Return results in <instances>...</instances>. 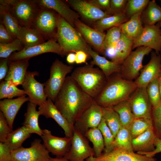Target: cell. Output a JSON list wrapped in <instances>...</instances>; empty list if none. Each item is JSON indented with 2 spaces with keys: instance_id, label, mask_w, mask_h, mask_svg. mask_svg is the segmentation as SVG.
Masks as SVG:
<instances>
[{
  "instance_id": "d6986e66",
  "label": "cell",
  "mask_w": 161,
  "mask_h": 161,
  "mask_svg": "<svg viewBox=\"0 0 161 161\" xmlns=\"http://www.w3.org/2000/svg\"><path fill=\"white\" fill-rule=\"evenodd\" d=\"M161 72V56L152 52L150 60L144 66L134 82L137 87H146L150 82L159 77Z\"/></svg>"
},
{
  "instance_id": "bcb514c9",
  "label": "cell",
  "mask_w": 161,
  "mask_h": 161,
  "mask_svg": "<svg viewBox=\"0 0 161 161\" xmlns=\"http://www.w3.org/2000/svg\"><path fill=\"white\" fill-rule=\"evenodd\" d=\"M154 128L156 137L161 139V103L152 112Z\"/></svg>"
},
{
  "instance_id": "e575fe53",
  "label": "cell",
  "mask_w": 161,
  "mask_h": 161,
  "mask_svg": "<svg viewBox=\"0 0 161 161\" xmlns=\"http://www.w3.org/2000/svg\"><path fill=\"white\" fill-rule=\"evenodd\" d=\"M129 99L113 106V109L119 115L122 126L129 129L134 119Z\"/></svg>"
},
{
  "instance_id": "f546056e",
  "label": "cell",
  "mask_w": 161,
  "mask_h": 161,
  "mask_svg": "<svg viewBox=\"0 0 161 161\" xmlns=\"http://www.w3.org/2000/svg\"><path fill=\"white\" fill-rule=\"evenodd\" d=\"M142 13L134 15L120 26L122 33L133 41L139 36L143 30L141 18Z\"/></svg>"
},
{
  "instance_id": "f35d334b",
  "label": "cell",
  "mask_w": 161,
  "mask_h": 161,
  "mask_svg": "<svg viewBox=\"0 0 161 161\" xmlns=\"http://www.w3.org/2000/svg\"><path fill=\"white\" fill-rule=\"evenodd\" d=\"M154 127L152 117L134 118L129 129L132 139L144 133L149 129Z\"/></svg>"
},
{
  "instance_id": "91938a15",
  "label": "cell",
  "mask_w": 161,
  "mask_h": 161,
  "mask_svg": "<svg viewBox=\"0 0 161 161\" xmlns=\"http://www.w3.org/2000/svg\"><path fill=\"white\" fill-rule=\"evenodd\" d=\"M157 24L160 27H161V21H160V22H158Z\"/></svg>"
},
{
  "instance_id": "ac0fdd59",
  "label": "cell",
  "mask_w": 161,
  "mask_h": 161,
  "mask_svg": "<svg viewBox=\"0 0 161 161\" xmlns=\"http://www.w3.org/2000/svg\"><path fill=\"white\" fill-rule=\"evenodd\" d=\"M39 106L38 111L41 115L44 116L47 118H52L64 130L65 137H72L74 126L69 123L57 108L52 101L49 98H47Z\"/></svg>"
},
{
  "instance_id": "7c38bea8",
  "label": "cell",
  "mask_w": 161,
  "mask_h": 161,
  "mask_svg": "<svg viewBox=\"0 0 161 161\" xmlns=\"http://www.w3.org/2000/svg\"><path fill=\"white\" fill-rule=\"evenodd\" d=\"M103 118L102 107L94 100L75 123L74 129L84 135L91 128L97 127Z\"/></svg>"
},
{
  "instance_id": "7402d4cb",
  "label": "cell",
  "mask_w": 161,
  "mask_h": 161,
  "mask_svg": "<svg viewBox=\"0 0 161 161\" xmlns=\"http://www.w3.org/2000/svg\"><path fill=\"white\" fill-rule=\"evenodd\" d=\"M75 26L86 41L92 46L97 52L105 55L103 47L106 35L105 32H99L90 27L79 19L75 21Z\"/></svg>"
},
{
  "instance_id": "6f0895ef",
  "label": "cell",
  "mask_w": 161,
  "mask_h": 161,
  "mask_svg": "<svg viewBox=\"0 0 161 161\" xmlns=\"http://www.w3.org/2000/svg\"><path fill=\"white\" fill-rule=\"evenodd\" d=\"M50 161H69L64 157H56L55 158L51 157Z\"/></svg>"
},
{
  "instance_id": "7bdbcfd3",
  "label": "cell",
  "mask_w": 161,
  "mask_h": 161,
  "mask_svg": "<svg viewBox=\"0 0 161 161\" xmlns=\"http://www.w3.org/2000/svg\"><path fill=\"white\" fill-rule=\"evenodd\" d=\"M149 1V0H128L124 13L129 19L134 15L142 13Z\"/></svg>"
},
{
  "instance_id": "60d3db41",
  "label": "cell",
  "mask_w": 161,
  "mask_h": 161,
  "mask_svg": "<svg viewBox=\"0 0 161 161\" xmlns=\"http://www.w3.org/2000/svg\"><path fill=\"white\" fill-rule=\"evenodd\" d=\"M26 95L23 89L17 86L9 85L5 81H1L0 84V99H12L16 97H21Z\"/></svg>"
},
{
  "instance_id": "8d00e7d4",
  "label": "cell",
  "mask_w": 161,
  "mask_h": 161,
  "mask_svg": "<svg viewBox=\"0 0 161 161\" xmlns=\"http://www.w3.org/2000/svg\"><path fill=\"white\" fill-rule=\"evenodd\" d=\"M84 135L92 143L94 157L99 156L105 148L104 139L100 130L97 127L90 129Z\"/></svg>"
},
{
  "instance_id": "6da1fadb",
  "label": "cell",
  "mask_w": 161,
  "mask_h": 161,
  "mask_svg": "<svg viewBox=\"0 0 161 161\" xmlns=\"http://www.w3.org/2000/svg\"><path fill=\"white\" fill-rule=\"evenodd\" d=\"M94 99L85 93L71 76H67L54 103L72 126Z\"/></svg>"
},
{
  "instance_id": "681fc988",
  "label": "cell",
  "mask_w": 161,
  "mask_h": 161,
  "mask_svg": "<svg viewBox=\"0 0 161 161\" xmlns=\"http://www.w3.org/2000/svg\"><path fill=\"white\" fill-rule=\"evenodd\" d=\"M11 151L4 143L0 142V161H12Z\"/></svg>"
},
{
  "instance_id": "603a6c76",
  "label": "cell",
  "mask_w": 161,
  "mask_h": 161,
  "mask_svg": "<svg viewBox=\"0 0 161 161\" xmlns=\"http://www.w3.org/2000/svg\"><path fill=\"white\" fill-rule=\"evenodd\" d=\"M29 59L15 61L9 60L8 71L4 80L10 85H21L27 73Z\"/></svg>"
},
{
  "instance_id": "db71d44e",
  "label": "cell",
  "mask_w": 161,
  "mask_h": 161,
  "mask_svg": "<svg viewBox=\"0 0 161 161\" xmlns=\"http://www.w3.org/2000/svg\"><path fill=\"white\" fill-rule=\"evenodd\" d=\"M8 58H2L0 62V81L5 79L7 73L8 67Z\"/></svg>"
},
{
  "instance_id": "9f6ffc18",
  "label": "cell",
  "mask_w": 161,
  "mask_h": 161,
  "mask_svg": "<svg viewBox=\"0 0 161 161\" xmlns=\"http://www.w3.org/2000/svg\"><path fill=\"white\" fill-rule=\"evenodd\" d=\"M66 58L67 62L69 64H72L75 62V54L73 52L69 53Z\"/></svg>"
},
{
  "instance_id": "3957f363",
  "label": "cell",
  "mask_w": 161,
  "mask_h": 161,
  "mask_svg": "<svg viewBox=\"0 0 161 161\" xmlns=\"http://www.w3.org/2000/svg\"><path fill=\"white\" fill-rule=\"evenodd\" d=\"M70 76L81 88L93 99L100 92L107 80L101 70L91 64L76 68Z\"/></svg>"
},
{
  "instance_id": "ffe728a7",
  "label": "cell",
  "mask_w": 161,
  "mask_h": 161,
  "mask_svg": "<svg viewBox=\"0 0 161 161\" xmlns=\"http://www.w3.org/2000/svg\"><path fill=\"white\" fill-rule=\"evenodd\" d=\"M66 2L83 18L88 21L95 22L110 16L88 1L67 0Z\"/></svg>"
},
{
  "instance_id": "ba28073f",
  "label": "cell",
  "mask_w": 161,
  "mask_h": 161,
  "mask_svg": "<svg viewBox=\"0 0 161 161\" xmlns=\"http://www.w3.org/2000/svg\"><path fill=\"white\" fill-rule=\"evenodd\" d=\"M40 7L32 27L36 29L45 40H56L57 13L52 10Z\"/></svg>"
},
{
  "instance_id": "30bf717a",
  "label": "cell",
  "mask_w": 161,
  "mask_h": 161,
  "mask_svg": "<svg viewBox=\"0 0 161 161\" xmlns=\"http://www.w3.org/2000/svg\"><path fill=\"white\" fill-rule=\"evenodd\" d=\"M47 52L56 54L64 57L68 54L64 51L55 39H51L34 46L24 48L21 51L13 53L8 58L10 61L29 59Z\"/></svg>"
},
{
  "instance_id": "5b68a950",
  "label": "cell",
  "mask_w": 161,
  "mask_h": 161,
  "mask_svg": "<svg viewBox=\"0 0 161 161\" xmlns=\"http://www.w3.org/2000/svg\"><path fill=\"white\" fill-rule=\"evenodd\" d=\"M0 4L8 7L10 13L22 27H32L40 9L36 0H1Z\"/></svg>"
},
{
  "instance_id": "ee69618b",
  "label": "cell",
  "mask_w": 161,
  "mask_h": 161,
  "mask_svg": "<svg viewBox=\"0 0 161 161\" xmlns=\"http://www.w3.org/2000/svg\"><path fill=\"white\" fill-rule=\"evenodd\" d=\"M24 48L22 43L18 38L15 39L10 43H0V58H8L13 52L21 51Z\"/></svg>"
},
{
  "instance_id": "d590c367",
  "label": "cell",
  "mask_w": 161,
  "mask_h": 161,
  "mask_svg": "<svg viewBox=\"0 0 161 161\" xmlns=\"http://www.w3.org/2000/svg\"><path fill=\"white\" fill-rule=\"evenodd\" d=\"M103 118L111 131L114 138L122 127L118 114L113 107H102Z\"/></svg>"
},
{
  "instance_id": "c3c4849f",
  "label": "cell",
  "mask_w": 161,
  "mask_h": 161,
  "mask_svg": "<svg viewBox=\"0 0 161 161\" xmlns=\"http://www.w3.org/2000/svg\"><path fill=\"white\" fill-rule=\"evenodd\" d=\"M2 113L0 112V141L4 143L7 136L13 131Z\"/></svg>"
},
{
  "instance_id": "1f68e13d",
  "label": "cell",
  "mask_w": 161,
  "mask_h": 161,
  "mask_svg": "<svg viewBox=\"0 0 161 161\" xmlns=\"http://www.w3.org/2000/svg\"><path fill=\"white\" fill-rule=\"evenodd\" d=\"M31 134L22 126L9 134L6 137L4 143L12 151L21 147L24 142L30 137Z\"/></svg>"
},
{
  "instance_id": "4dcf8cb0",
  "label": "cell",
  "mask_w": 161,
  "mask_h": 161,
  "mask_svg": "<svg viewBox=\"0 0 161 161\" xmlns=\"http://www.w3.org/2000/svg\"><path fill=\"white\" fill-rule=\"evenodd\" d=\"M0 14L1 22L14 39L17 38L21 26L10 13L7 6L0 4Z\"/></svg>"
},
{
  "instance_id": "816d5d0a",
  "label": "cell",
  "mask_w": 161,
  "mask_h": 161,
  "mask_svg": "<svg viewBox=\"0 0 161 161\" xmlns=\"http://www.w3.org/2000/svg\"><path fill=\"white\" fill-rule=\"evenodd\" d=\"M88 1L97 6L108 14L110 9V0H90Z\"/></svg>"
},
{
  "instance_id": "ab89813d",
  "label": "cell",
  "mask_w": 161,
  "mask_h": 161,
  "mask_svg": "<svg viewBox=\"0 0 161 161\" xmlns=\"http://www.w3.org/2000/svg\"><path fill=\"white\" fill-rule=\"evenodd\" d=\"M121 33L120 26L112 27L107 30L103 46L105 52L109 50L114 49L120 38Z\"/></svg>"
},
{
  "instance_id": "b9f144b4",
  "label": "cell",
  "mask_w": 161,
  "mask_h": 161,
  "mask_svg": "<svg viewBox=\"0 0 161 161\" xmlns=\"http://www.w3.org/2000/svg\"><path fill=\"white\" fill-rule=\"evenodd\" d=\"M146 89L152 109L157 108L161 103L158 77L150 82L146 86Z\"/></svg>"
},
{
  "instance_id": "d6a6232c",
  "label": "cell",
  "mask_w": 161,
  "mask_h": 161,
  "mask_svg": "<svg viewBox=\"0 0 161 161\" xmlns=\"http://www.w3.org/2000/svg\"><path fill=\"white\" fill-rule=\"evenodd\" d=\"M129 19L124 13L115 14L99 20L94 22V29L101 32L120 26Z\"/></svg>"
},
{
  "instance_id": "9c48e42d",
  "label": "cell",
  "mask_w": 161,
  "mask_h": 161,
  "mask_svg": "<svg viewBox=\"0 0 161 161\" xmlns=\"http://www.w3.org/2000/svg\"><path fill=\"white\" fill-rule=\"evenodd\" d=\"M41 140L35 139L28 148L21 147L11 151L12 161H50L51 157Z\"/></svg>"
},
{
  "instance_id": "2e32d148",
  "label": "cell",
  "mask_w": 161,
  "mask_h": 161,
  "mask_svg": "<svg viewBox=\"0 0 161 161\" xmlns=\"http://www.w3.org/2000/svg\"><path fill=\"white\" fill-rule=\"evenodd\" d=\"M38 74L36 71H27L22 86L26 95H28L29 102L39 106L44 102L47 98L44 92L45 83H41L35 78Z\"/></svg>"
},
{
  "instance_id": "74e56055",
  "label": "cell",
  "mask_w": 161,
  "mask_h": 161,
  "mask_svg": "<svg viewBox=\"0 0 161 161\" xmlns=\"http://www.w3.org/2000/svg\"><path fill=\"white\" fill-rule=\"evenodd\" d=\"M132 139L129 129L122 126L114 138L112 150L116 148H122L133 151L132 146Z\"/></svg>"
},
{
  "instance_id": "277c9868",
  "label": "cell",
  "mask_w": 161,
  "mask_h": 161,
  "mask_svg": "<svg viewBox=\"0 0 161 161\" xmlns=\"http://www.w3.org/2000/svg\"><path fill=\"white\" fill-rule=\"evenodd\" d=\"M56 39L62 49L68 54L82 51L89 55L88 45L81 34L58 13Z\"/></svg>"
},
{
  "instance_id": "484cf974",
  "label": "cell",
  "mask_w": 161,
  "mask_h": 161,
  "mask_svg": "<svg viewBox=\"0 0 161 161\" xmlns=\"http://www.w3.org/2000/svg\"><path fill=\"white\" fill-rule=\"evenodd\" d=\"M156 136L154 127L148 129L143 133L132 140L133 151L149 152L155 148L154 143Z\"/></svg>"
},
{
  "instance_id": "83f0119b",
  "label": "cell",
  "mask_w": 161,
  "mask_h": 161,
  "mask_svg": "<svg viewBox=\"0 0 161 161\" xmlns=\"http://www.w3.org/2000/svg\"><path fill=\"white\" fill-rule=\"evenodd\" d=\"M133 41L122 33L114 49L112 61L121 65L132 51Z\"/></svg>"
},
{
  "instance_id": "836d02e7",
  "label": "cell",
  "mask_w": 161,
  "mask_h": 161,
  "mask_svg": "<svg viewBox=\"0 0 161 161\" xmlns=\"http://www.w3.org/2000/svg\"><path fill=\"white\" fill-rule=\"evenodd\" d=\"M141 18L144 25H155L161 21V8L155 0L149 1L142 12Z\"/></svg>"
},
{
  "instance_id": "f5cc1de1",
  "label": "cell",
  "mask_w": 161,
  "mask_h": 161,
  "mask_svg": "<svg viewBox=\"0 0 161 161\" xmlns=\"http://www.w3.org/2000/svg\"><path fill=\"white\" fill-rule=\"evenodd\" d=\"M154 145V149L152 151L137 152V153L145 155L148 157H153L156 154L161 152V139L156 137L155 140Z\"/></svg>"
},
{
  "instance_id": "5bb4252c",
  "label": "cell",
  "mask_w": 161,
  "mask_h": 161,
  "mask_svg": "<svg viewBox=\"0 0 161 161\" xmlns=\"http://www.w3.org/2000/svg\"><path fill=\"white\" fill-rule=\"evenodd\" d=\"M129 100L134 118L152 117V108L146 87H137Z\"/></svg>"
},
{
  "instance_id": "f6af8a7d",
  "label": "cell",
  "mask_w": 161,
  "mask_h": 161,
  "mask_svg": "<svg viewBox=\"0 0 161 161\" xmlns=\"http://www.w3.org/2000/svg\"><path fill=\"white\" fill-rule=\"evenodd\" d=\"M97 128L101 132L104 139L105 152L106 153L111 151L114 137L110 129L107 125L105 120L103 118Z\"/></svg>"
},
{
  "instance_id": "11a10c76",
  "label": "cell",
  "mask_w": 161,
  "mask_h": 161,
  "mask_svg": "<svg viewBox=\"0 0 161 161\" xmlns=\"http://www.w3.org/2000/svg\"><path fill=\"white\" fill-rule=\"evenodd\" d=\"M75 53V62L78 64L85 63L87 58L89 56L87 53L82 51H78Z\"/></svg>"
},
{
  "instance_id": "f1b7e54d",
  "label": "cell",
  "mask_w": 161,
  "mask_h": 161,
  "mask_svg": "<svg viewBox=\"0 0 161 161\" xmlns=\"http://www.w3.org/2000/svg\"><path fill=\"white\" fill-rule=\"evenodd\" d=\"M17 38L21 42L24 48L32 47L46 42L41 34L33 27H21Z\"/></svg>"
},
{
  "instance_id": "9a60e30c",
  "label": "cell",
  "mask_w": 161,
  "mask_h": 161,
  "mask_svg": "<svg viewBox=\"0 0 161 161\" xmlns=\"http://www.w3.org/2000/svg\"><path fill=\"white\" fill-rule=\"evenodd\" d=\"M142 46L153 49L159 54L161 51V29L157 24L144 25L142 32L133 41L132 50Z\"/></svg>"
},
{
  "instance_id": "44dd1931",
  "label": "cell",
  "mask_w": 161,
  "mask_h": 161,
  "mask_svg": "<svg viewBox=\"0 0 161 161\" xmlns=\"http://www.w3.org/2000/svg\"><path fill=\"white\" fill-rule=\"evenodd\" d=\"M36 1L41 7L52 10L58 14L72 27L79 19V14L60 0H39Z\"/></svg>"
},
{
  "instance_id": "4fadbf2b",
  "label": "cell",
  "mask_w": 161,
  "mask_h": 161,
  "mask_svg": "<svg viewBox=\"0 0 161 161\" xmlns=\"http://www.w3.org/2000/svg\"><path fill=\"white\" fill-rule=\"evenodd\" d=\"M86 161H156L154 157L135 153L122 148H116L108 152L102 153L99 156H91Z\"/></svg>"
},
{
  "instance_id": "d4e9b609",
  "label": "cell",
  "mask_w": 161,
  "mask_h": 161,
  "mask_svg": "<svg viewBox=\"0 0 161 161\" xmlns=\"http://www.w3.org/2000/svg\"><path fill=\"white\" fill-rule=\"evenodd\" d=\"M87 51L89 55L92 58L91 64L97 66L107 79L115 73H120L121 65L109 61L104 57L100 56L89 46Z\"/></svg>"
},
{
  "instance_id": "8fae6325",
  "label": "cell",
  "mask_w": 161,
  "mask_h": 161,
  "mask_svg": "<svg viewBox=\"0 0 161 161\" xmlns=\"http://www.w3.org/2000/svg\"><path fill=\"white\" fill-rule=\"evenodd\" d=\"M95 155L88 140L84 135L74 129L71 147L64 157L69 161H85V160L95 156Z\"/></svg>"
},
{
  "instance_id": "7a4b0ae2",
  "label": "cell",
  "mask_w": 161,
  "mask_h": 161,
  "mask_svg": "<svg viewBox=\"0 0 161 161\" xmlns=\"http://www.w3.org/2000/svg\"><path fill=\"white\" fill-rule=\"evenodd\" d=\"M137 88L134 81L123 78L120 73H115L107 79L102 90L94 99L102 107H113L128 99Z\"/></svg>"
},
{
  "instance_id": "f907efd6",
  "label": "cell",
  "mask_w": 161,
  "mask_h": 161,
  "mask_svg": "<svg viewBox=\"0 0 161 161\" xmlns=\"http://www.w3.org/2000/svg\"><path fill=\"white\" fill-rule=\"evenodd\" d=\"M14 39L10 35L7 29L1 22L0 24V43L7 44L13 42Z\"/></svg>"
},
{
  "instance_id": "e0dca14e",
  "label": "cell",
  "mask_w": 161,
  "mask_h": 161,
  "mask_svg": "<svg viewBox=\"0 0 161 161\" xmlns=\"http://www.w3.org/2000/svg\"><path fill=\"white\" fill-rule=\"evenodd\" d=\"M41 137L47 149L56 157H64L71 147L72 137L54 136L50 130L47 129L42 130Z\"/></svg>"
},
{
  "instance_id": "cb8c5ba5",
  "label": "cell",
  "mask_w": 161,
  "mask_h": 161,
  "mask_svg": "<svg viewBox=\"0 0 161 161\" xmlns=\"http://www.w3.org/2000/svg\"><path fill=\"white\" fill-rule=\"evenodd\" d=\"M26 95L14 99H4L0 101V109L12 129L15 117L22 106L29 101Z\"/></svg>"
},
{
  "instance_id": "8992f818",
  "label": "cell",
  "mask_w": 161,
  "mask_h": 161,
  "mask_svg": "<svg viewBox=\"0 0 161 161\" xmlns=\"http://www.w3.org/2000/svg\"><path fill=\"white\" fill-rule=\"evenodd\" d=\"M73 68V66L66 64L58 59L55 60L50 68L49 78L45 83L44 92L47 98L54 102L67 75L72 72Z\"/></svg>"
},
{
  "instance_id": "4316f807",
  "label": "cell",
  "mask_w": 161,
  "mask_h": 161,
  "mask_svg": "<svg viewBox=\"0 0 161 161\" xmlns=\"http://www.w3.org/2000/svg\"><path fill=\"white\" fill-rule=\"evenodd\" d=\"M37 105L29 102L27 104L26 112L24 114V119L22 124L30 134H36L41 136L42 129L40 127L38 119L40 115L38 110H36Z\"/></svg>"
},
{
  "instance_id": "7dc6e473",
  "label": "cell",
  "mask_w": 161,
  "mask_h": 161,
  "mask_svg": "<svg viewBox=\"0 0 161 161\" xmlns=\"http://www.w3.org/2000/svg\"><path fill=\"white\" fill-rule=\"evenodd\" d=\"M128 0H111L110 10L108 14L110 16L124 13Z\"/></svg>"
},
{
  "instance_id": "52a82bcc",
  "label": "cell",
  "mask_w": 161,
  "mask_h": 161,
  "mask_svg": "<svg viewBox=\"0 0 161 161\" xmlns=\"http://www.w3.org/2000/svg\"><path fill=\"white\" fill-rule=\"evenodd\" d=\"M152 50L146 47H140L131 51L121 65L120 73L124 79L133 81L140 75L144 67L143 61L144 56Z\"/></svg>"
},
{
  "instance_id": "680465c9",
  "label": "cell",
  "mask_w": 161,
  "mask_h": 161,
  "mask_svg": "<svg viewBox=\"0 0 161 161\" xmlns=\"http://www.w3.org/2000/svg\"><path fill=\"white\" fill-rule=\"evenodd\" d=\"M159 86L160 94L161 97V72L158 77Z\"/></svg>"
}]
</instances>
